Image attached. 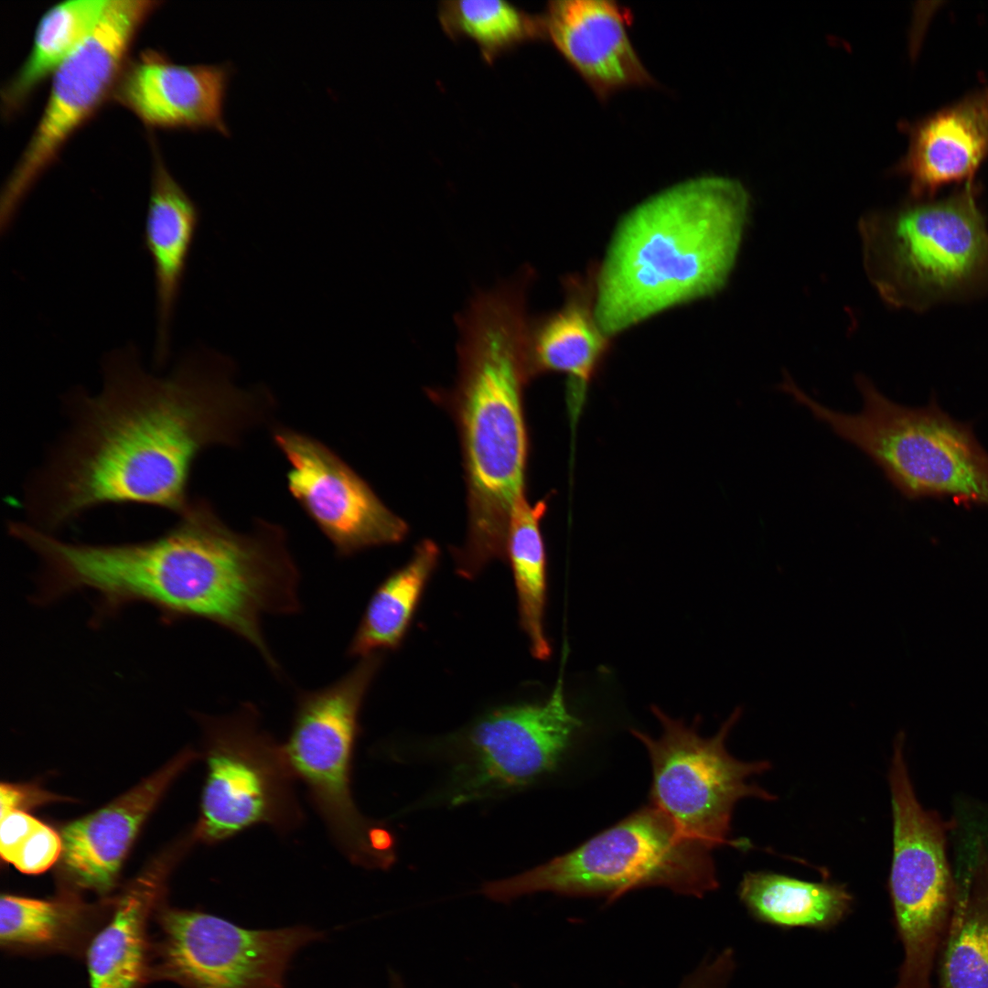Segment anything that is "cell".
<instances>
[{"mask_svg": "<svg viewBox=\"0 0 988 988\" xmlns=\"http://www.w3.org/2000/svg\"><path fill=\"white\" fill-rule=\"evenodd\" d=\"M110 913L73 893L49 899L3 894L0 946L11 954L57 953L83 959L91 938Z\"/></svg>", "mask_w": 988, "mask_h": 988, "instance_id": "603a6c76", "label": "cell"}, {"mask_svg": "<svg viewBox=\"0 0 988 988\" xmlns=\"http://www.w3.org/2000/svg\"><path fill=\"white\" fill-rule=\"evenodd\" d=\"M652 712L662 727L659 738L632 730L650 757L652 805L682 835L711 850L725 844L746 845L729 838L736 804L745 798L773 800L775 796L752 781L769 769V762L741 761L725 747L742 710L736 709L718 733L708 738L659 707L653 706Z\"/></svg>", "mask_w": 988, "mask_h": 988, "instance_id": "9c48e42d", "label": "cell"}, {"mask_svg": "<svg viewBox=\"0 0 988 988\" xmlns=\"http://www.w3.org/2000/svg\"><path fill=\"white\" fill-rule=\"evenodd\" d=\"M62 854V839L44 823L30 835L16 853L12 864L29 875L48 870Z\"/></svg>", "mask_w": 988, "mask_h": 988, "instance_id": "f1b7e54d", "label": "cell"}, {"mask_svg": "<svg viewBox=\"0 0 988 988\" xmlns=\"http://www.w3.org/2000/svg\"><path fill=\"white\" fill-rule=\"evenodd\" d=\"M160 4L112 0L95 28L53 72L43 113L2 188V233L69 139L112 97L140 29Z\"/></svg>", "mask_w": 988, "mask_h": 988, "instance_id": "8fae6325", "label": "cell"}, {"mask_svg": "<svg viewBox=\"0 0 988 988\" xmlns=\"http://www.w3.org/2000/svg\"><path fill=\"white\" fill-rule=\"evenodd\" d=\"M231 67L184 65L145 48L128 59L112 99L148 128H209L227 135L223 103Z\"/></svg>", "mask_w": 988, "mask_h": 988, "instance_id": "9a60e30c", "label": "cell"}, {"mask_svg": "<svg viewBox=\"0 0 988 988\" xmlns=\"http://www.w3.org/2000/svg\"><path fill=\"white\" fill-rule=\"evenodd\" d=\"M274 439L290 465V493L338 556L404 539L406 522L331 449L289 430L276 432Z\"/></svg>", "mask_w": 988, "mask_h": 988, "instance_id": "5bb4252c", "label": "cell"}, {"mask_svg": "<svg viewBox=\"0 0 988 988\" xmlns=\"http://www.w3.org/2000/svg\"><path fill=\"white\" fill-rule=\"evenodd\" d=\"M381 663L364 657L333 683L297 694L284 749L338 848L352 864L387 869L395 861L392 834L365 818L351 791L352 757L360 708Z\"/></svg>", "mask_w": 988, "mask_h": 988, "instance_id": "52a82bcc", "label": "cell"}, {"mask_svg": "<svg viewBox=\"0 0 988 988\" xmlns=\"http://www.w3.org/2000/svg\"><path fill=\"white\" fill-rule=\"evenodd\" d=\"M859 412L832 409L794 380L782 392L861 450L906 499H950L964 506L988 507V452L972 424L953 419L934 396L923 407L897 403L864 375L855 377Z\"/></svg>", "mask_w": 988, "mask_h": 988, "instance_id": "277c9868", "label": "cell"}, {"mask_svg": "<svg viewBox=\"0 0 988 988\" xmlns=\"http://www.w3.org/2000/svg\"><path fill=\"white\" fill-rule=\"evenodd\" d=\"M0 821L1 857L12 864L21 846L42 822L24 811H13Z\"/></svg>", "mask_w": 988, "mask_h": 988, "instance_id": "4dcf8cb0", "label": "cell"}, {"mask_svg": "<svg viewBox=\"0 0 988 988\" xmlns=\"http://www.w3.org/2000/svg\"><path fill=\"white\" fill-rule=\"evenodd\" d=\"M909 146L896 170L910 177L913 199L972 176L988 156V89L909 127Z\"/></svg>", "mask_w": 988, "mask_h": 988, "instance_id": "ffe728a7", "label": "cell"}, {"mask_svg": "<svg viewBox=\"0 0 988 988\" xmlns=\"http://www.w3.org/2000/svg\"><path fill=\"white\" fill-rule=\"evenodd\" d=\"M186 750L109 805L61 832L62 855L76 886L101 896L114 886L140 827L173 779L195 758Z\"/></svg>", "mask_w": 988, "mask_h": 988, "instance_id": "e0dca14e", "label": "cell"}, {"mask_svg": "<svg viewBox=\"0 0 988 988\" xmlns=\"http://www.w3.org/2000/svg\"><path fill=\"white\" fill-rule=\"evenodd\" d=\"M167 862L156 861L122 892L83 959L90 988H145L151 982L149 925L161 907Z\"/></svg>", "mask_w": 988, "mask_h": 988, "instance_id": "44dd1931", "label": "cell"}, {"mask_svg": "<svg viewBox=\"0 0 988 988\" xmlns=\"http://www.w3.org/2000/svg\"><path fill=\"white\" fill-rule=\"evenodd\" d=\"M542 18L546 38L601 102L656 84L630 40L628 7L615 1L557 0L548 3Z\"/></svg>", "mask_w": 988, "mask_h": 988, "instance_id": "2e32d148", "label": "cell"}, {"mask_svg": "<svg viewBox=\"0 0 988 988\" xmlns=\"http://www.w3.org/2000/svg\"><path fill=\"white\" fill-rule=\"evenodd\" d=\"M735 969L734 952L723 950L704 959L682 980L679 988H728Z\"/></svg>", "mask_w": 988, "mask_h": 988, "instance_id": "f546056e", "label": "cell"}, {"mask_svg": "<svg viewBox=\"0 0 988 988\" xmlns=\"http://www.w3.org/2000/svg\"><path fill=\"white\" fill-rule=\"evenodd\" d=\"M904 746L905 735L899 732L888 773L893 817L888 889L894 925L904 950L895 988H930L955 901L954 874L947 853L951 822L918 801Z\"/></svg>", "mask_w": 988, "mask_h": 988, "instance_id": "ba28073f", "label": "cell"}, {"mask_svg": "<svg viewBox=\"0 0 988 988\" xmlns=\"http://www.w3.org/2000/svg\"><path fill=\"white\" fill-rule=\"evenodd\" d=\"M220 366L198 354L157 376L133 345L105 355L101 390L65 396L67 428L26 482V521L53 533L109 504L180 514L198 456L235 444L258 417L254 394L235 388Z\"/></svg>", "mask_w": 988, "mask_h": 988, "instance_id": "6da1fadb", "label": "cell"}, {"mask_svg": "<svg viewBox=\"0 0 988 988\" xmlns=\"http://www.w3.org/2000/svg\"><path fill=\"white\" fill-rule=\"evenodd\" d=\"M952 829L956 890L940 988H988V814L960 813Z\"/></svg>", "mask_w": 988, "mask_h": 988, "instance_id": "ac0fdd59", "label": "cell"}, {"mask_svg": "<svg viewBox=\"0 0 988 988\" xmlns=\"http://www.w3.org/2000/svg\"><path fill=\"white\" fill-rule=\"evenodd\" d=\"M515 274L476 293L456 316L455 411L467 492L457 571L475 576L506 554L510 516L524 495L528 454L522 388L530 381L528 295Z\"/></svg>", "mask_w": 988, "mask_h": 988, "instance_id": "7a4b0ae2", "label": "cell"}, {"mask_svg": "<svg viewBox=\"0 0 988 988\" xmlns=\"http://www.w3.org/2000/svg\"><path fill=\"white\" fill-rule=\"evenodd\" d=\"M111 1L67 0L44 12L27 57L2 88L5 118L15 116L25 107L39 85L95 28Z\"/></svg>", "mask_w": 988, "mask_h": 988, "instance_id": "d4e9b609", "label": "cell"}, {"mask_svg": "<svg viewBox=\"0 0 988 988\" xmlns=\"http://www.w3.org/2000/svg\"><path fill=\"white\" fill-rule=\"evenodd\" d=\"M438 16L449 37L473 39L489 63L520 44L546 38L542 16L528 14L507 1H444Z\"/></svg>", "mask_w": 988, "mask_h": 988, "instance_id": "83f0119b", "label": "cell"}, {"mask_svg": "<svg viewBox=\"0 0 988 988\" xmlns=\"http://www.w3.org/2000/svg\"><path fill=\"white\" fill-rule=\"evenodd\" d=\"M545 503L531 504L525 494L515 503L510 520L506 554L517 588L521 624L533 656L546 660L551 647L543 627L546 561L540 522Z\"/></svg>", "mask_w": 988, "mask_h": 988, "instance_id": "4316f807", "label": "cell"}, {"mask_svg": "<svg viewBox=\"0 0 988 988\" xmlns=\"http://www.w3.org/2000/svg\"><path fill=\"white\" fill-rule=\"evenodd\" d=\"M52 794L28 785L2 783L0 787V819L16 811H23L51 800Z\"/></svg>", "mask_w": 988, "mask_h": 988, "instance_id": "1f68e13d", "label": "cell"}, {"mask_svg": "<svg viewBox=\"0 0 988 988\" xmlns=\"http://www.w3.org/2000/svg\"><path fill=\"white\" fill-rule=\"evenodd\" d=\"M150 980L181 988H286L299 950L321 940L307 926L249 929L200 910L160 907Z\"/></svg>", "mask_w": 988, "mask_h": 988, "instance_id": "7c38bea8", "label": "cell"}, {"mask_svg": "<svg viewBox=\"0 0 988 988\" xmlns=\"http://www.w3.org/2000/svg\"><path fill=\"white\" fill-rule=\"evenodd\" d=\"M738 896L757 920L791 929L828 930L851 912L854 897L841 884L800 880L772 872H747Z\"/></svg>", "mask_w": 988, "mask_h": 988, "instance_id": "cb8c5ba5", "label": "cell"}, {"mask_svg": "<svg viewBox=\"0 0 988 988\" xmlns=\"http://www.w3.org/2000/svg\"><path fill=\"white\" fill-rule=\"evenodd\" d=\"M563 676L543 703L499 709L470 730L456 767L453 804L524 787L557 766L582 726L567 708Z\"/></svg>", "mask_w": 988, "mask_h": 988, "instance_id": "4fadbf2b", "label": "cell"}, {"mask_svg": "<svg viewBox=\"0 0 988 988\" xmlns=\"http://www.w3.org/2000/svg\"><path fill=\"white\" fill-rule=\"evenodd\" d=\"M596 269L564 279V301L555 311L531 319V377L545 372L568 376L569 402L575 418L591 381L609 346L595 310Z\"/></svg>", "mask_w": 988, "mask_h": 988, "instance_id": "d6986e66", "label": "cell"}, {"mask_svg": "<svg viewBox=\"0 0 988 988\" xmlns=\"http://www.w3.org/2000/svg\"><path fill=\"white\" fill-rule=\"evenodd\" d=\"M390 981L391 988H404L401 978L397 974H391Z\"/></svg>", "mask_w": 988, "mask_h": 988, "instance_id": "d6a6232c", "label": "cell"}, {"mask_svg": "<svg viewBox=\"0 0 988 988\" xmlns=\"http://www.w3.org/2000/svg\"><path fill=\"white\" fill-rule=\"evenodd\" d=\"M749 209L736 179L702 176L636 206L599 270L595 310L611 337L666 308L719 290L734 265Z\"/></svg>", "mask_w": 988, "mask_h": 988, "instance_id": "3957f363", "label": "cell"}, {"mask_svg": "<svg viewBox=\"0 0 988 988\" xmlns=\"http://www.w3.org/2000/svg\"><path fill=\"white\" fill-rule=\"evenodd\" d=\"M978 193L969 180L943 199L861 220L864 267L888 305L923 312L988 293V225Z\"/></svg>", "mask_w": 988, "mask_h": 988, "instance_id": "5b68a950", "label": "cell"}, {"mask_svg": "<svg viewBox=\"0 0 988 988\" xmlns=\"http://www.w3.org/2000/svg\"><path fill=\"white\" fill-rule=\"evenodd\" d=\"M260 717L244 703L227 715L203 718L208 772L194 836L204 843L257 824L287 832L304 820L284 745L263 731Z\"/></svg>", "mask_w": 988, "mask_h": 988, "instance_id": "30bf717a", "label": "cell"}, {"mask_svg": "<svg viewBox=\"0 0 988 988\" xmlns=\"http://www.w3.org/2000/svg\"><path fill=\"white\" fill-rule=\"evenodd\" d=\"M710 852L682 835L650 805L564 855L486 883L482 893L498 902L538 892L601 896L613 901L632 889L663 886L701 897L719 886Z\"/></svg>", "mask_w": 988, "mask_h": 988, "instance_id": "8992f818", "label": "cell"}, {"mask_svg": "<svg viewBox=\"0 0 988 988\" xmlns=\"http://www.w3.org/2000/svg\"><path fill=\"white\" fill-rule=\"evenodd\" d=\"M153 168L144 242L152 260L156 289L155 360L169 353L170 326L195 236L199 212L195 203L170 174L150 135Z\"/></svg>", "mask_w": 988, "mask_h": 988, "instance_id": "7402d4cb", "label": "cell"}, {"mask_svg": "<svg viewBox=\"0 0 988 988\" xmlns=\"http://www.w3.org/2000/svg\"><path fill=\"white\" fill-rule=\"evenodd\" d=\"M438 556L433 541L421 542L410 561L379 586L349 645V656L364 658L400 643Z\"/></svg>", "mask_w": 988, "mask_h": 988, "instance_id": "484cf974", "label": "cell"}]
</instances>
